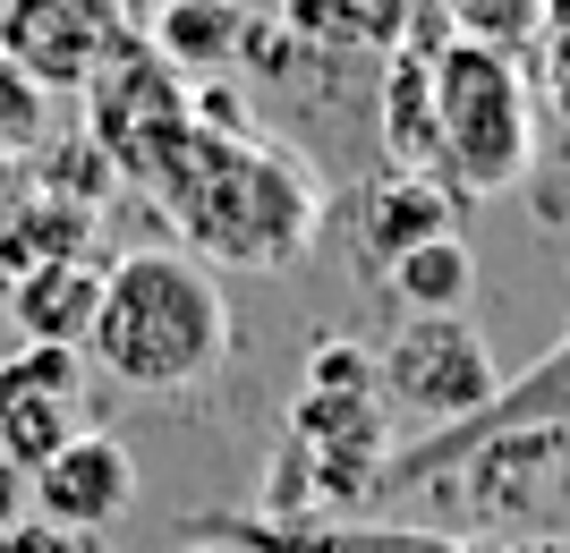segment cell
<instances>
[{
    "label": "cell",
    "instance_id": "cell-14",
    "mask_svg": "<svg viewBox=\"0 0 570 553\" xmlns=\"http://www.w3.org/2000/svg\"><path fill=\"white\" fill-rule=\"evenodd\" d=\"M443 18H452L460 43H485V51L520 60L537 43V26H546V0H443Z\"/></svg>",
    "mask_w": 570,
    "mask_h": 553
},
{
    "label": "cell",
    "instance_id": "cell-2",
    "mask_svg": "<svg viewBox=\"0 0 570 553\" xmlns=\"http://www.w3.org/2000/svg\"><path fill=\"white\" fill-rule=\"evenodd\" d=\"M86 358L128 392H196L230 358V298L188 247H128L111 256L86 324Z\"/></svg>",
    "mask_w": 570,
    "mask_h": 553
},
{
    "label": "cell",
    "instance_id": "cell-4",
    "mask_svg": "<svg viewBox=\"0 0 570 553\" xmlns=\"http://www.w3.org/2000/svg\"><path fill=\"white\" fill-rule=\"evenodd\" d=\"M494 392H502V366L469 315H409L401 333L375 349V401L426 417L434 434L469 426Z\"/></svg>",
    "mask_w": 570,
    "mask_h": 553
},
{
    "label": "cell",
    "instance_id": "cell-15",
    "mask_svg": "<svg viewBox=\"0 0 570 553\" xmlns=\"http://www.w3.org/2000/svg\"><path fill=\"white\" fill-rule=\"evenodd\" d=\"M77 375H86V349L26 340L18 358L0 366V409H9V401H77Z\"/></svg>",
    "mask_w": 570,
    "mask_h": 553
},
{
    "label": "cell",
    "instance_id": "cell-20",
    "mask_svg": "<svg viewBox=\"0 0 570 553\" xmlns=\"http://www.w3.org/2000/svg\"><path fill=\"white\" fill-rule=\"evenodd\" d=\"M18 485H26V477H18V468H9V460H0V529L18 520Z\"/></svg>",
    "mask_w": 570,
    "mask_h": 553
},
{
    "label": "cell",
    "instance_id": "cell-24",
    "mask_svg": "<svg viewBox=\"0 0 570 553\" xmlns=\"http://www.w3.org/2000/svg\"><path fill=\"white\" fill-rule=\"evenodd\" d=\"M188 553H222V545H188Z\"/></svg>",
    "mask_w": 570,
    "mask_h": 553
},
{
    "label": "cell",
    "instance_id": "cell-13",
    "mask_svg": "<svg viewBox=\"0 0 570 553\" xmlns=\"http://www.w3.org/2000/svg\"><path fill=\"white\" fill-rule=\"evenodd\" d=\"M69 434H77V401H9V409H0V460L35 477Z\"/></svg>",
    "mask_w": 570,
    "mask_h": 553
},
{
    "label": "cell",
    "instance_id": "cell-16",
    "mask_svg": "<svg viewBox=\"0 0 570 553\" xmlns=\"http://www.w3.org/2000/svg\"><path fill=\"white\" fill-rule=\"evenodd\" d=\"M298 392H350V401H375V349L350 333H324L307 349V384Z\"/></svg>",
    "mask_w": 570,
    "mask_h": 553
},
{
    "label": "cell",
    "instance_id": "cell-3",
    "mask_svg": "<svg viewBox=\"0 0 570 553\" xmlns=\"http://www.w3.org/2000/svg\"><path fill=\"white\" fill-rule=\"evenodd\" d=\"M537 162V95L528 60L485 43H443L434 51V179L476 205V196L520 188Z\"/></svg>",
    "mask_w": 570,
    "mask_h": 553
},
{
    "label": "cell",
    "instance_id": "cell-6",
    "mask_svg": "<svg viewBox=\"0 0 570 553\" xmlns=\"http://www.w3.org/2000/svg\"><path fill=\"white\" fill-rule=\"evenodd\" d=\"M119 43H128L119 0H9L0 9V60L35 95H86Z\"/></svg>",
    "mask_w": 570,
    "mask_h": 553
},
{
    "label": "cell",
    "instance_id": "cell-17",
    "mask_svg": "<svg viewBox=\"0 0 570 553\" xmlns=\"http://www.w3.org/2000/svg\"><path fill=\"white\" fill-rule=\"evenodd\" d=\"M35 120H43V95H35V86H26L9 60H0V145L35 137Z\"/></svg>",
    "mask_w": 570,
    "mask_h": 553
},
{
    "label": "cell",
    "instance_id": "cell-10",
    "mask_svg": "<svg viewBox=\"0 0 570 553\" xmlns=\"http://www.w3.org/2000/svg\"><path fill=\"white\" fill-rule=\"evenodd\" d=\"M238 34H247V9L238 0H163L154 9V60H163L170 77H205L222 69V60H238Z\"/></svg>",
    "mask_w": 570,
    "mask_h": 553
},
{
    "label": "cell",
    "instance_id": "cell-8",
    "mask_svg": "<svg viewBox=\"0 0 570 553\" xmlns=\"http://www.w3.org/2000/svg\"><path fill=\"white\" fill-rule=\"evenodd\" d=\"M188 536H222V553H494V545H469V536H443V529H383V520H289V529H273V520H205V511H188L179 520Z\"/></svg>",
    "mask_w": 570,
    "mask_h": 553
},
{
    "label": "cell",
    "instance_id": "cell-21",
    "mask_svg": "<svg viewBox=\"0 0 570 553\" xmlns=\"http://www.w3.org/2000/svg\"><path fill=\"white\" fill-rule=\"evenodd\" d=\"M494 553H570V536H511V545H494Z\"/></svg>",
    "mask_w": 570,
    "mask_h": 553
},
{
    "label": "cell",
    "instance_id": "cell-9",
    "mask_svg": "<svg viewBox=\"0 0 570 553\" xmlns=\"http://www.w3.org/2000/svg\"><path fill=\"white\" fill-rule=\"evenodd\" d=\"M452 214H460V196L443 188V179H417V170H383V179H366V188L350 196L366 273H392L409 247L452 239Z\"/></svg>",
    "mask_w": 570,
    "mask_h": 553
},
{
    "label": "cell",
    "instance_id": "cell-22",
    "mask_svg": "<svg viewBox=\"0 0 570 553\" xmlns=\"http://www.w3.org/2000/svg\"><path fill=\"white\" fill-rule=\"evenodd\" d=\"M537 34H570V0H546V26Z\"/></svg>",
    "mask_w": 570,
    "mask_h": 553
},
{
    "label": "cell",
    "instance_id": "cell-5",
    "mask_svg": "<svg viewBox=\"0 0 570 553\" xmlns=\"http://www.w3.org/2000/svg\"><path fill=\"white\" fill-rule=\"evenodd\" d=\"M86 145L111 162V179H137L145 188V179L188 145V77H170L163 60L128 34L95 69V86H86Z\"/></svg>",
    "mask_w": 570,
    "mask_h": 553
},
{
    "label": "cell",
    "instance_id": "cell-26",
    "mask_svg": "<svg viewBox=\"0 0 570 553\" xmlns=\"http://www.w3.org/2000/svg\"><path fill=\"white\" fill-rule=\"evenodd\" d=\"M0 9H9V0H0Z\"/></svg>",
    "mask_w": 570,
    "mask_h": 553
},
{
    "label": "cell",
    "instance_id": "cell-23",
    "mask_svg": "<svg viewBox=\"0 0 570 553\" xmlns=\"http://www.w3.org/2000/svg\"><path fill=\"white\" fill-rule=\"evenodd\" d=\"M154 9H163V0H119V18H154Z\"/></svg>",
    "mask_w": 570,
    "mask_h": 553
},
{
    "label": "cell",
    "instance_id": "cell-12",
    "mask_svg": "<svg viewBox=\"0 0 570 553\" xmlns=\"http://www.w3.org/2000/svg\"><path fill=\"white\" fill-rule=\"evenodd\" d=\"M95 265H51L35 282H18V324L26 340H60V349H86V324H95Z\"/></svg>",
    "mask_w": 570,
    "mask_h": 553
},
{
    "label": "cell",
    "instance_id": "cell-11",
    "mask_svg": "<svg viewBox=\"0 0 570 553\" xmlns=\"http://www.w3.org/2000/svg\"><path fill=\"white\" fill-rule=\"evenodd\" d=\"M383 289L401 298L409 315H469V289H476V256L469 239H426V247H409L401 265L383 273Z\"/></svg>",
    "mask_w": 570,
    "mask_h": 553
},
{
    "label": "cell",
    "instance_id": "cell-25",
    "mask_svg": "<svg viewBox=\"0 0 570 553\" xmlns=\"http://www.w3.org/2000/svg\"><path fill=\"white\" fill-rule=\"evenodd\" d=\"M562 494H570V477H562Z\"/></svg>",
    "mask_w": 570,
    "mask_h": 553
},
{
    "label": "cell",
    "instance_id": "cell-18",
    "mask_svg": "<svg viewBox=\"0 0 570 553\" xmlns=\"http://www.w3.org/2000/svg\"><path fill=\"white\" fill-rule=\"evenodd\" d=\"M537 77H546L553 120L570 128V34H537Z\"/></svg>",
    "mask_w": 570,
    "mask_h": 553
},
{
    "label": "cell",
    "instance_id": "cell-7",
    "mask_svg": "<svg viewBox=\"0 0 570 553\" xmlns=\"http://www.w3.org/2000/svg\"><path fill=\"white\" fill-rule=\"evenodd\" d=\"M26 494H35V520H43L51 536L86 545V536H102L111 520H128V503H137V452H128L119 434L77 426L69 443L26 477Z\"/></svg>",
    "mask_w": 570,
    "mask_h": 553
},
{
    "label": "cell",
    "instance_id": "cell-19",
    "mask_svg": "<svg viewBox=\"0 0 570 553\" xmlns=\"http://www.w3.org/2000/svg\"><path fill=\"white\" fill-rule=\"evenodd\" d=\"M0 553H77L69 536H51L43 520H9V529H0Z\"/></svg>",
    "mask_w": 570,
    "mask_h": 553
},
{
    "label": "cell",
    "instance_id": "cell-1",
    "mask_svg": "<svg viewBox=\"0 0 570 553\" xmlns=\"http://www.w3.org/2000/svg\"><path fill=\"white\" fill-rule=\"evenodd\" d=\"M145 188H154V205L170 214V230L188 239V256L205 273L214 265L289 273L324 230V179L307 170V154H289L273 137H205V128H188V145Z\"/></svg>",
    "mask_w": 570,
    "mask_h": 553
}]
</instances>
